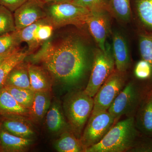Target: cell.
I'll use <instances>...</instances> for the list:
<instances>
[{
    "label": "cell",
    "mask_w": 152,
    "mask_h": 152,
    "mask_svg": "<svg viewBox=\"0 0 152 152\" xmlns=\"http://www.w3.org/2000/svg\"><path fill=\"white\" fill-rule=\"evenodd\" d=\"M87 48L80 38L68 36L58 42H45L31 60L42 64L64 86L80 90V85L89 78L92 66L94 53H90Z\"/></svg>",
    "instance_id": "obj_1"
},
{
    "label": "cell",
    "mask_w": 152,
    "mask_h": 152,
    "mask_svg": "<svg viewBox=\"0 0 152 152\" xmlns=\"http://www.w3.org/2000/svg\"><path fill=\"white\" fill-rule=\"evenodd\" d=\"M134 117L117 121L99 142L85 150V152H128L139 136Z\"/></svg>",
    "instance_id": "obj_2"
},
{
    "label": "cell",
    "mask_w": 152,
    "mask_h": 152,
    "mask_svg": "<svg viewBox=\"0 0 152 152\" xmlns=\"http://www.w3.org/2000/svg\"><path fill=\"white\" fill-rule=\"evenodd\" d=\"M94 98L83 90L72 91L66 96L63 109L71 131L80 139L92 113Z\"/></svg>",
    "instance_id": "obj_3"
},
{
    "label": "cell",
    "mask_w": 152,
    "mask_h": 152,
    "mask_svg": "<svg viewBox=\"0 0 152 152\" xmlns=\"http://www.w3.org/2000/svg\"><path fill=\"white\" fill-rule=\"evenodd\" d=\"M115 61L111 47L106 43V48L96 49L88 81L84 89L85 92L94 97L99 88L115 70Z\"/></svg>",
    "instance_id": "obj_4"
},
{
    "label": "cell",
    "mask_w": 152,
    "mask_h": 152,
    "mask_svg": "<svg viewBox=\"0 0 152 152\" xmlns=\"http://www.w3.org/2000/svg\"><path fill=\"white\" fill-rule=\"evenodd\" d=\"M47 15L54 28L67 25L82 26L86 24L90 11L70 1L49 3Z\"/></svg>",
    "instance_id": "obj_5"
},
{
    "label": "cell",
    "mask_w": 152,
    "mask_h": 152,
    "mask_svg": "<svg viewBox=\"0 0 152 152\" xmlns=\"http://www.w3.org/2000/svg\"><path fill=\"white\" fill-rule=\"evenodd\" d=\"M118 121L108 110L91 115L80 139L84 151L99 142Z\"/></svg>",
    "instance_id": "obj_6"
},
{
    "label": "cell",
    "mask_w": 152,
    "mask_h": 152,
    "mask_svg": "<svg viewBox=\"0 0 152 152\" xmlns=\"http://www.w3.org/2000/svg\"><path fill=\"white\" fill-rule=\"evenodd\" d=\"M126 83V72L115 69L94 96V108L91 115L108 110Z\"/></svg>",
    "instance_id": "obj_7"
},
{
    "label": "cell",
    "mask_w": 152,
    "mask_h": 152,
    "mask_svg": "<svg viewBox=\"0 0 152 152\" xmlns=\"http://www.w3.org/2000/svg\"><path fill=\"white\" fill-rule=\"evenodd\" d=\"M142 98L140 87L131 81L120 92L108 111L118 120L123 115L135 117Z\"/></svg>",
    "instance_id": "obj_8"
},
{
    "label": "cell",
    "mask_w": 152,
    "mask_h": 152,
    "mask_svg": "<svg viewBox=\"0 0 152 152\" xmlns=\"http://www.w3.org/2000/svg\"><path fill=\"white\" fill-rule=\"evenodd\" d=\"M110 14L107 10L90 11L86 24L99 49L106 48V40L111 32Z\"/></svg>",
    "instance_id": "obj_9"
},
{
    "label": "cell",
    "mask_w": 152,
    "mask_h": 152,
    "mask_svg": "<svg viewBox=\"0 0 152 152\" xmlns=\"http://www.w3.org/2000/svg\"><path fill=\"white\" fill-rule=\"evenodd\" d=\"M42 0H28L14 12L16 30H20L48 16Z\"/></svg>",
    "instance_id": "obj_10"
},
{
    "label": "cell",
    "mask_w": 152,
    "mask_h": 152,
    "mask_svg": "<svg viewBox=\"0 0 152 152\" xmlns=\"http://www.w3.org/2000/svg\"><path fill=\"white\" fill-rule=\"evenodd\" d=\"M26 116L4 114L0 117V128L14 135L25 138L32 139L34 130L29 118Z\"/></svg>",
    "instance_id": "obj_11"
},
{
    "label": "cell",
    "mask_w": 152,
    "mask_h": 152,
    "mask_svg": "<svg viewBox=\"0 0 152 152\" xmlns=\"http://www.w3.org/2000/svg\"><path fill=\"white\" fill-rule=\"evenodd\" d=\"M112 51L115 69L122 72H126L130 66L131 58L127 43L122 34L116 31L112 33Z\"/></svg>",
    "instance_id": "obj_12"
},
{
    "label": "cell",
    "mask_w": 152,
    "mask_h": 152,
    "mask_svg": "<svg viewBox=\"0 0 152 152\" xmlns=\"http://www.w3.org/2000/svg\"><path fill=\"white\" fill-rule=\"evenodd\" d=\"M135 115L138 130L145 136L152 137V89L143 97Z\"/></svg>",
    "instance_id": "obj_13"
},
{
    "label": "cell",
    "mask_w": 152,
    "mask_h": 152,
    "mask_svg": "<svg viewBox=\"0 0 152 152\" xmlns=\"http://www.w3.org/2000/svg\"><path fill=\"white\" fill-rule=\"evenodd\" d=\"M140 33L152 34V0H131Z\"/></svg>",
    "instance_id": "obj_14"
},
{
    "label": "cell",
    "mask_w": 152,
    "mask_h": 152,
    "mask_svg": "<svg viewBox=\"0 0 152 152\" xmlns=\"http://www.w3.org/2000/svg\"><path fill=\"white\" fill-rule=\"evenodd\" d=\"M51 91L35 92L28 116L31 122L38 124L42 121L51 105Z\"/></svg>",
    "instance_id": "obj_15"
},
{
    "label": "cell",
    "mask_w": 152,
    "mask_h": 152,
    "mask_svg": "<svg viewBox=\"0 0 152 152\" xmlns=\"http://www.w3.org/2000/svg\"><path fill=\"white\" fill-rule=\"evenodd\" d=\"M45 117L47 128L50 132L58 134L71 130L63 107L59 102L55 101L51 104Z\"/></svg>",
    "instance_id": "obj_16"
},
{
    "label": "cell",
    "mask_w": 152,
    "mask_h": 152,
    "mask_svg": "<svg viewBox=\"0 0 152 152\" xmlns=\"http://www.w3.org/2000/svg\"><path fill=\"white\" fill-rule=\"evenodd\" d=\"M32 139L14 135L0 128V152H21L26 151L33 144Z\"/></svg>",
    "instance_id": "obj_17"
},
{
    "label": "cell",
    "mask_w": 152,
    "mask_h": 152,
    "mask_svg": "<svg viewBox=\"0 0 152 152\" xmlns=\"http://www.w3.org/2000/svg\"><path fill=\"white\" fill-rule=\"evenodd\" d=\"M27 66L31 89L34 92L51 91L52 80L46 70L31 64Z\"/></svg>",
    "instance_id": "obj_18"
},
{
    "label": "cell",
    "mask_w": 152,
    "mask_h": 152,
    "mask_svg": "<svg viewBox=\"0 0 152 152\" xmlns=\"http://www.w3.org/2000/svg\"><path fill=\"white\" fill-rule=\"evenodd\" d=\"M6 86L31 89L27 64L22 61L12 69L6 79Z\"/></svg>",
    "instance_id": "obj_19"
},
{
    "label": "cell",
    "mask_w": 152,
    "mask_h": 152,
    "mask_svg": "<svg viewBox=\"0 0 152 152\" xmlns=\"http://www.w3.org/2000/svg\"><path fill=\"white\" fill-rule=\"evenodd\" d=\"M54 147L59 152H84L80 139L71 130H66L61 133L59 137L55 141Z\"/></svg>",
    "instance_id": "obj_20"
},
{
    "label": "cell",
    "mask_w": 152,
    "mask_h": 152,
    "mask_svg": "<svg viewBox=\"0 0 152 152\" xmlns=\"http://www.w3.org/2000/svg\"><path fill=\"white\" fill-rule=\"evenodd\" d=\"M0 112L1 115L14 114L28 117L29 110L20 105L4 87L0 90Z\"/></svg>",
    "instance_id": "obj_21"
},
{
    "label": "cell",
    "mask_w": 152,
    "mask_h": 152,
    "mask_svg": "<svg viewBox=\"0 0 152 152\" xmlns=\"http://www.w3.org/2000/svg\"><path fill=\"white\" fill-rule=\"evenodd\" d=\"M108 11L119 21L128 23L132 17L131 0H110Z\"/></svg>",
    "instance_id": "obj_22"
},
{
    "label": "cell",
    "mask_w": 152,
    "mask_h": 152,
    "mask_svg": "<svg viewBox=\"0 0 152 152\" xmlns=\"http://www.w3.org/2000/svg\"><path fill=\"white\" fill-rule=\"evenodd\" d=\"M28 55L27 51L23 52L19 49L0 65V90L4 87L6 79L12 69Z\"/></svg>",
    "instance_id": "obj_23"
},
{
    "label": "cell",
    "mask_w": 152,
    "mask_h": 152,
    "mask_svg": "<svg viewBox=\"0 0 152 152\" xmlns=\"http://www.w3.org/2000/svg\"><path fill=\"white\" fill-rule=\"evenodd\" d=\"M22 107L29 109L34 100L35 92L31 89L17 87H4Z\"/></svg>",
    "instance_id": "obj_24"
},
{
    "label": "cell",
    "mask_w": 152,
    "mask_h": 152,
    "mask_svg": "<svg viewBox=\"0 0 152 152\" xmlns=\"http://www.w3.org/2000/svg\"><path fill=\"white\" fill-rule=\"evenodd\" d=\"M45 18L39 20L32 24L18 31L22 42H26L28 44V48L27 52L28 54L32 53L39 46L35 40L34 37V31L37 27L43 21Z\"/></svg>",
    "instance_id": "obj_25"
},
{
    "label": "cell",
    "mask_w": 152,
    "mask_h": 152,
    "mask_svg": "<svg viewBox=\"0 0 152 152\" xmlns=\"http://www.w3.org/2000/svg\"><path fill=\"white\" fill-rule=\"evenodd\" d=\"M16 31L12 12L0 5V36Z\"/></svg>",
    "instance_id": "obj_26"
},
{
    "label": "cell",
    "mask_w": 152,
    "mask_h": 152,
    "mask_svg": "<svg viewBox=\"0 0 152 152\" xmlns=\"http://www.w3.org/2000/svg\"><path fill=\"white\" fill-rule=\"evenodd\" d=\"M18 31L0 36V54L5 53L19 48L21 43Z\"/></svg>",
    "instance_id": "obj_27"
},
{
    "label": "cell",
    "mask_w": 152,
    "mask_h": 152,
    "mask_svg": "<svg viewBox=\"0 0 152 152\" xmlns=\"http://www.w3.org/2000/svg\"><path fill=\"white\" fill-rule=\"evenodd\" d=\"M139 43L142 59L148 62L152 69V34L139 33Z\"/></svg>",
    "instance_id": "obj_28"
},
{
    "label": "cell",
    "mask_w": 152,
    "mask_h": 152,
    "mask_svg": "<svg viewBox=\"0 0 152 152\" xmlns=\"http://www.w3.org/2000/svg\"><path fill=\"white\" fill-rule=\"evenodd\" d=\"M110 0H71L70 1L90 11L107 10Z\"/></svg>",
    "instance_id": "obj_29"
},
{
    "label": "cell",
    "mask_w": 152,
    "mask_h": 152,
    "mask_svg": "<svg viewBox=\"0 0 152 152\" xmlns=\"http://www.w3.org/2000/svg\"><path fill=\"white\" fill-rule=\"evenodd\" d=\"M134 74L139 80H147L152 77V69L151 65L146 61L142 59L136 64Z\"/></svg>",
    "instance_id": "obj_30"
},
{
    "label": "cell",
    "mask_w": 152,
    "mask_h": 152,
    "mask_svg": "<svg viewBox=\"0 0 152 152\" xmlns=\"http://www.w3.org/2000/svg\"><path fill=\"white\" fill-rule=\"evenodd\" d=\"M145 137L136 141L129 152H152V137L145 136Z\"/></svg>",
    "instance_id": "obj_31"
},
{
    "label": "cell",
    "mask_w": 152,
    "mask_h": 152,
    "mask_svg": "<svg viewBox=\"0 0 152 152\" xmlns=\"http://www.w3.org/2000/svg\"><path fill=\"white\" fill-rule=\"evenodd\" d=\"M28 0H0V5L14 12Z\"/></svg>",
    "instance_id": "obj_32"
},
{
    "label": "cell",
    "mask_w": 152,
    "mask_h": 152,
    "mask_svg": "<svg viewBox=\"0 0 152 152\" xmlns=\"http://www.w3.org/2000/svg\"><path fill=\"white\" fill-rule=\"evenodd\" d=\"M19 48L14 50L8 52V53H5L0 54V65L5 61L8 58H9L10 56H11L12 54H13L17 50H18Z\"/></svg>",
    "instance_id": "obj_33"
},
{
    "label": "cell",
    "mask_w": 152,
    "mask_h": 152,
    "mask_svg": "<svg viewBox=\"0 0 152 152\" xmlns=\"http://www.w3.org/2000/svg\"><path fill=\"white\" fill-rule=\"evenodd\" d=\"M45 4H49L51 3L58 2L67 1L71 0H42Z\"/></svg>",
    "instance_id": "obj_34"
},
{
    "label": "cell",
    "mask_w": 152,
    "mask_h": 152,
    "mask_svg": "<svg viewBox=\"0 0 152 152\" xmlns=\"http://www.w3.org/2000/svg\"><path fill=\"white\" fill-rule=\"evenodd\" d=\"M1 112H0V117H1Z\"/></svg>",
    "instance_id": "obj_35"
}]
</instances>
